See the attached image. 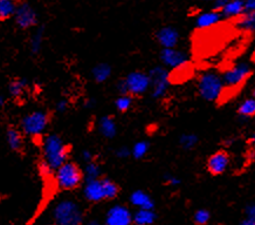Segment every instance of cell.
I'll return each mask as SVG.
<instances>
[{"label": "cell", "mask_w": 255, "mask_h": 225, "mask_svg": "<svg viewBox=\"0 0 255 225\" xmlns=\"http://www.w3.org/2000/svg\"><path fill=\"white\" fill-rule=\"evenodd\" d=\"M72 146L66 143L58 134L47 135L42 142V162L52 170H56L69 160Z\"/></svg>", "instance_id": "1"}, {"label": "cell", "mask_w": 255, "mask_h": 225, "mask_svg": "<svg viewBox=\"0 0 255 225\" xmlns=\"http://www.w3.org/2000/svg\"><path fill=\"white\" fill-rule=\"evenodd\" d=\"M85 181L83 170L78 163L73 161H66L55 170V182L59 189L74 190L81 186Z\"/></svg>", "instance_id": "2"}, {"label": "cell", "mask_w": 255, "mask_h": 225, "mask_svg": "<svg viewBox=\"0 0 255 225\" xmlns=\"http://www.w3.org/2000/svg\"><path fill=\"white\" fill-rule=\"evenodd\" d=\"M52 218L53 225H81L83 222V213L76 202L63 200L55 206Z\"/></svg>", "instance_id": "3"}, {"label": "cell", "mask_w": 255, "mask_h": 225, "mask_svg": "<svg viewBox=\"0 0 255 225\" xmlns=\"http://www.w3.org/2000/svg\"><path fill=\"white\" fill-rule=\"evenodd\" d=\"M198 93L207 102H216L221 99L224 93V82L219 74L214 72L203 73L198 79Z\"/></svg>", "instance_id": "4"}, {"label": "cell", "mask_w": 255, "mask_h": 225, "mask_svg": "<svg viewBox=\"0 0 255 225\" xmlns=\"http://www.w3.org/2000/svg\"><path fill=\"white\" fill-rule=\"evenodd\" d=\"M49 115L48 113L42 112V110H35L26 115L21 120L20 123V130L23 135L31 137L41 136L43 132L47 129L49 124Z\"/></svg>", "instance_id": "5"}, {"label": "cell", "mask_w": 255, "mask_h": 225, "mask_svg": "<svg viewBox=\"0 0 255 225\" xmlns=\"http://www.w3.org/2000/svg\"><path fill=\"white\" fill-rule=\"evenodd\" d=\"M147 76L150 80V89L151 96L152 99L159 100L163 99L166 95L167 90L170 87V70L165 68L164 66H155L152 67L149 72Z\"/></svg>", "instance_id": "6"}, {"label": "cell", "mask_w": 255, "mask_h": 225, "mask_svg": "<svg viewBox=\"0 0 255 225\" xmlns=\"http://www.w3.org/2000/svg\"><path fill=\"white\" fill-rule=\"evenodd\" d=\"M252 75V67L248 62H239L226 70L221 76L224 88H240Z\"/></svg>", "instance_id": "7"}, {"label": "cell", "mask_w": 255, "mask_h": 225, "mask_svg": "<svg viewBox=\"0 0 255 225\" xmlns=\"http://www.w3.org/2000/svg\"><path fill=\"white\" fill-rule=\"evenodd\" d=\"M127 86L128 95L138 97L145 94L150 89V80L147 73L142 70H133L124 78Z\"/></svg>", "instance_id": "8"}, {"label": "cell", "mask_w": 255, "mask_h": 225, "mask_svg": "<svg viewBox=\"0 0 255 225\" xmlns=\"http://www.w3.org/2000/svg\"><path fill=\"white\" fill-rule=\"evenodd\" d=\"M13 18L15 20L16 26L21 29L35 28L39 23L38 13L28 2L18 4V7L15 9Z\"/></svg>", "instance_id": "9"}, {"label": "cell", "mask_w": 255, "mask_h": 225, "mask_svg": "<svg viewBox=\"0 0 255 225\" xmlns=\"http://www.w3.org/2000/svg\"><path fill=\"white\" fill-rule=\"evenodd\" d=\"M231 162V156L226 149H218L211 154L206 161V169L212 176H220L227 170Z\"/></svg>", "instance_id": "10"}, {"label": "cell", "mask_w": 255, "mask_h": 225, "mask_svg": "<svg viewBox=\"0 0 255 225\" xmlns=\"http://www.w3.org/2000/svg\"><path fill=\"white\" fill-rule=\"evenodd\" d=\"M162 66L167 69H176L189 62V56L185 52L176 48H162L159 53Z\"/></svg>", "instance_id": "11"}, {"label": "cell", "mask_w": 255, "mask_h": 225, "mask_svg": "<svg viewBox=\"0 0 255 225\" xmlns=\"http://www.w3.org/2000/svg\"><path fill=\"white\" fill-rule=\"evenodd\" d=\"M156 41L162 48H176L179 43V31L173 26H164L156 32Z\"/></svg>", "instance_id": "12"}, {"label": "cell", "mask_w": 255, "mask_h": 225, "mask_svg": "<svg viewBox=\"0 0 255 225\" xmlns=\"http://www.w3.org/2000/svg\"><path fill=\"white\" fill-rule=\"evenodd\" d=\"M132 223L131 211L124 206H114L107 213L106 225H130Z\"/></svg>", "instance_id": "13"}, {"label": "cell", "mask_w": 255, "mask_h": 225, "mask_svg": "<svg viewBox=\"0 0 255 225\" xmlns=\"http://www.w3.org/2000/svg\"><path fill=\"white\" fill-rule=\"evenodd\" d=\"M83 194H85L86 200L92 203H99L105 200V191H103L102 180L94 179L86 180L85 188H83Z\"/></svg>", "instance_id": "14"}, {"label": "cell", "mask_w": 255, "mask_h": 225, "mask_svg": "<svg viewBox=\"0 0 255 225\" xmlns=\"http://www.w3.org/2000/svg\"><path fill=\"white\" fill-rule=\"evenodd\" d=\"M223 20L220 12L211 9L209 12L200 13L196 18V27L198 29H207L213 27Z\"/></svg>", "instance_id": "15"}, {"label": "cell", "mask_w": 255, "mask_h": 225, "mask_svg": "<svg viewBox=\"0 0 255 225\" xmlns=\"http://www.w3.org/2000/svg\"><path fill=\"white\" fill-rule=\"evenodd\" d=\"M99 132L105 139H114L117 135V123L113 115H103L99 120Z\"/></svg>", "instance_id": "16"}, {"label": "cell", "mask_w": 255, "mask_h": 225, "mask_svg": "<svg viewBox=\"0 0 255 225\" xmlns=\"http://www.w3.org/2000/svg\"><path fill=\"white\" fill-rule=\"evenodd\" d=\"M6 140H7L8 147L13 152L20 153L23 149V134L20 129L15 127H8L6 132Z\"/></svg>", "instance_id": "17"}, {"label": "cell", "mask_w": 255, "mask_h": 225, "mask_svg": "<svg viewBox=\"0 0 255 225\" xmlns=\"http://www.w3.org/2000/svg\"><path fill=\"white\" fill-rule=\"evenodd\" d=\"M223 19H238L244 14V0H230L220 11Z\"/></svg>", "instance_id": "18"}, {"label": "cell", "mask_w": 255, "mask_h": 225, "mask_svg": "<svg viewBox=\"0 0 255 225\" xmlns=\"http://www.w3.org/2000/svg\"><path fill=\"white\" fill-rule=\"evenodd\" d=\"M130 202L135 207H138L139 209H153L155 208V201L149 194L143 190L133 191L130 196Z\"/></svg>", "instance_id": "19"}, {"label": "cell", "mask_w": 255, "mask_h": 225, "mask_svg": "<svg viewBox=\"0 0 255 225\" xmlns=\"http://www.w3.org/2000/svg\"><path fill=\"white\" fill-rule=\"evenodd\" d=\"M113 68L109 63L107 62H100L96 63L92 68V78L96 83H105L108 81L112 76Z\"/></svg>", "instance_id": "20"}, {"label": "cell", "mask_w": 255, "mask_h": 225, "mask_svg": "<svg viewBox=\"0 0 255 225\" xmlns=\"http://www.w3.org/2000/svg\"><path fill=\"white\" fill-rule=\"evenodd\" d=\"M45 26H36L34 33H33L31 39H29V51H31L32 55H38L41 52L43 40H45Z\"/></svg>", "instance_id": "21"}, {"label": "cell", "mask_w": 255, "mask_h": 225, "mask_svg": "<svg viewBox=\"0 0 255 225\" xmlns=\"http://www.w3.org/2000/svg\"><path fill=\"white\" fill-rule=\"evenodd\" d=\"M28 88V81L23 78H15L9 82L8 92L13 99L19 100L25 95L26 90Z\"/></svg>", "instance_id": "22"}, {"label": "cell", "mask_w": 255, "mask_h": 225, "mask_svg": "<svg viewBox=\"0 0 255 225\" xmlns=\"http://www.w3.org/2000/svg\"><path fill=\"white\" fill-rule=\"evenodd\" d=\"M237 27L240 29L241 32L247 33V34H252L255 31V12L251 13H244L237 19Z\"/></svg>", "instance_id": "23"}, {"label": "cell", "mask_w": 255, "mask_h": 225, "mask_svg": "<svg viewBox=\"0 0 255 225\" xmlns=\"http://www.w3.org/2000/svg\"><path fill=\"white\" fill-rule=\"evenodd\" d=\"M237 114L239 115L240 119L248 120L254 117L255 115V99L254 96L247 97L243 102L238 106Z\"/></svg>", "instance_id": "24"}, {"label": "cell", "mask_w": 255, "mask_h": 225, "mask_svg": "<svg viewBox=\"0 0 255 225\" xmlns=\"http://www.w3.org/2000/svg\"><path fill=\"white\" fill-rule=\"evenodd\" d=\"M157 215L153 209H139L132 215V222L137 225H151L156 221Z\"/></svg>", "instance_id": "25"}, {"label": "cell", "mask_w": 255, "mask_h": 225, "mask_svg": "<svg viewBox=\"0 0 255 225\" xmlns=\"http://www.w3.org/2000/svg\"><path fill=\"white\" fill-rule=\"evenodd\" d=\"M18 7L16 0H0V21H6L14 16Z\"/></svg>", "instance_id": "26"}, {"label": "cell", "mask_w": 255, "mask_h": 225, "mask_svg": "<svg viewBox=\"0 0 255 225\" xmlns=\"http://www.w3.org/2000/svg\"><path fill=\"white\" fill-rule=\"evenodd\" d=\"M178 143L184 150H192L199 143V137L194 133H184L178 139Z\"/></svg>", "instance_id": "27"}, {"label": "cell", "mask_w": 255, "mask_h": 225, "mask_svg": "<svg viewBox=\"0 0 255 225\" xmlns=\"http://www.w3.org/2000/svg\"><path fill=\"white\" fill-rule=\"evenodd\" d=\"M151 144L149 141L142 140L138 141L133 144L131 148V157H133L135 160H142L147 155V153L150 152Z\"/></svg>", "instance_id": "28"}, {"label": "cell", "mask_w": 255, "mask_h": 225, "mask_svg": "<svg viewBox=\"0 0 255 225\" xmlns=\"http://www.w3.org/2000/svg\"><path fill=\"white\" fill-rule=\"evenodd\" d=\"M103 184V191H105V200H114L120 193V187L108 177H101Z\"/></svg>", "instance_id": "29"}, {"label": "cell", "mask_w": 255, "mask_h": 225, "mask_svg": "<svg viewBox=\"0 0 255 225\" xmlns=\"http://www.w3.org/2000/svg\"><path fill=\"white\" fill-rule=\"evenodd\" d=\"M133 99H135V97H132L130 95H120L115 100V102H114L117 112L121 114L129 112V110L131 109L133 106Z\"/></svg>", "instance_id": "30"}, {"label": "cell", "mask_w": 255, "mask_h": 225, "mask_svg": "<svg viewBox=\"0 0 255 225\" xmlns=\"http://www.w3.org/2000/svg\"><path fill=\"white\" fill-rule=\"evenodd\" d=\"M83 175H85V180L100 179L101 175H102V170H101V166L96 162V160L86 163L85 169H83Z\"/></svg>", "instance_id": "31"}, {"label": "cell", "mask_w": 255, "mask_h": 225, "mask_svg": "<svg viewBox=\"0 0 255 225\" xmlns=\"http://www.w3.org/2000/svg\"><path fill=\"white\" fill-rule=\"evenodd\" d=\"M210 218H211V214L209 210L199 209L194 213L193 221L197 225H205L207 224V222L210 221Z\"/></svg>", "instance_id": "32"}, {"label": "cell", "mask_w": 255, "mask_h": 225, "mask_svg": "<svg viewBox=\"0 0 255 225\" xmlns=\"http://www.w3.org/2000/svg\"><path fill=\"white\" fill-rule=\"evenodd\" d=\"M115 156L117 157V159H121V160L128 159V157L131 156V148H129L127 146L119 147L115 150Z\"/></svg>", "instance_id": "33"}, {"label": "cell", "mask_w": 255, "mask_h": 225, "mask_svg": "<svg viewBox=\"0 0 255 225\" xmlns=\"http://www.w3.org/2000/svg\"><path fill=\"white\" fill-rule=\"evenodd\" d=\"M164 182H165V184H167V186L177 187L182 183V181H180L179 177L174 176L172 174H165L164 175Z\"/></svg>", "instance_id": "34"}, {"label": "cell", "mask_w": 255, "mask_h": 225, "mask_svg": "<svg viewBox=\"0 0 255 225\" xmlns=\"http://www.w3.org/2000/svg\"><path fill=\"white\" fill-rule=\"evenodd\" d=\"M68 107H69V102H68V100H66V99L59 100V101L55 103V110L58 113H61V114L67 112V110H68Z\"/></svg>", "instance_id": "35"}, {"label": "cell", "mask_w": 255, "mask_h": 225, "mask_svg": "<svg viewBox=\"0 0 255 225\" xmlns=\"http://www.w3.org/2000/svg\"><path fill=\"white\" fill-rule=\"evenodd\" d=\"M81 159L85 161L86 163H88V162H92V161H94V160H96V155L92 152V150L85 149V150H82V153H81Z\"/></svg>", "instance_id": "36"}, {"label": "cell", "mask_w": 255, "mask_h": 225, "mask_svg": "<svg viewBox=\"0 0 255 225\" xmlns=\"http://www.w3.org/2000/svg\"><path fill=\"white\" fill-rule=\"evenodd\" d=\"M255 12V0H244V13Z\"/></svg>", "instance_id": "37"}, {"label": "cell", "mask_w": 255, "mask_h": 225, "mask_svg": "<svg viewBox=\"0 0 255 225\" xmlns=\"http://www.w3.org/2000/svg\"><path fill=\"white\" fill-rule=\"evenodd\" d=\"M228 1H230V0H214L212 2V9L217 12H220Z\"/></svg>", "instance_id": "38"}, {"label": "cell", "mask_w": 255, "mask_h": 225, "mask_svg": "<svg viewBox=\"0 0 255 225\" xmlns=\"http://www.w3.org/2000/svg\"><path fill=\"white\" fill-rule=\"evenodd\" d=\"M95 106L96 100L94 99V97H88V99H86L85 101H83V107H85L86 109H93Z\"/></svg>", "instance_id": "39"}, {"label": "cell", "mask_w": 255, "mask_h": 225, "mask_svg": "<svg viewBox=\"0 0 255 225\" xmlns=\"http://www.w3.org/2000/svg\"><path fill=\"white\" fill-rule=\"evenodd\" d=\"M246 216L247 217H255V207H254V204L247 206V208H246Z\"/></svg>", "instance_id": "40"}, {"label": "cell", "mask_w": 255, "mask_h": 225, "mask_svg": "<svg viewBox=\"0 0 255 225\" xmlns=\"http://www.w3.org/2000/svg\"><path fill=\"white\" fill-rule=\"evenodd\" d=\"M239 225H255V217H246L240 222Z\"/></svg>", "instance_id": "41"}, {"label": "cell", "mask_w": 255, "mask_h": 225, "mask_svg": "<svg viewBox=\"0 0 255 225\" xmlns=\"http://www.w3.org/2000/svg\"><path fill=\"white\" fill-rule=\"evenodd\" d=\"M5 102H6L5 96H4V95H0V107L4 106V105H5Z\"/></svg>", "instance_id": "42"}, {"label": "cell", "mask_w": 255, "mask_h": 225, "mask_svg": "<svg viewBox=\"0 0 255 225\" xmlns=\"http://www.w3.org/2000/svg\"><path fill=\"white\" fill-rule=\"evenodd\" d=\"M89 225H102V224H100L99 222H96V221H93V222H90Z\"/></svg>", "instance_id": "43"}, {"label": "cell", "mask_w": 255, "mask_h": 225, "mask_svg": "<svg viewBox=\"0 0 255 225\" xmlns=\"http://www.w3.org/2000/svg\"><path fill=\"white\" fill-rule=\"evenodd\" d=\"M198 1H200V2H213L214 0H198Z\"/></svg>", "instance_id": "44"}]
</instances>
